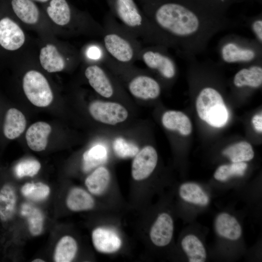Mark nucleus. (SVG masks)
Returning <instances> with one entry per match:
<instances>
[{
	"mask_svg": "<svg viewBox=\"0 0 262 262\" xmlns=\"http://www.w3.org/2000/svg\"><path fill=\"white\" fill-rule=\"evenodd\" d=\"M66 204L71 211L78 212L92 209L95 202L86 191L80 188H74L67 196Z\"/></svg>",
	"mask_w": 262,
	"mask_h": 262,
	"instance_id": "a878e982",
	"label": "nucleus"
},
{
	"mask_svg": "<svg viewBox=\"0 0 262 262\" xmlns=\"http://www.w3.org/2000/svg\"><path fill=\"white\" fill-rule=\"evenodd\" d=\"M119 22L144 42L171 48L166 39L155 28L134 0H108Z\"/></svg>",
	"mask_w": 262,
	"mask_h": 262,
	"instance_id": "7ed1b4c3",
	"label": "nucleus"
},
{
	"mask_svg": "<svg viewBox=\"0 0 262 262\" xmlns=\"http://www.w3.org/2000/svg\"><path fill=\"white\" fill-rule=\"evenodd\" d=\"M113 148L115 154L121 158L133 157L139 151L136 145L120 137L114 140Z\"/></svg>",
	"mask_w": 262,
	"mask_h": 262,
	"instance_id": "72a5a7b5",
	"label": "nucleus"
},
{
	"mask_svg": "<svg viewBox=\"0 0 262 262\" xmlns=\"http://www.w3.org/2000/svg\"><path fill=\"white\" fill-rule=\"evenodd\" d=\"M180 197L186 202L205 207L210 201L208 195L198 184L187 182L181 184L179 188Z\"/></svg>",
	"mask_w": 262,
	"mask_h": 262,
	"instance_id": "6ab92c4d",
	"label": "nucleus"
},
{
	"mask_svg": "<svg viewBox=\"0 0 262 262\" xmlns=\"http://www.w3.org/2000/svg\"><path fill=\"white\" fill-rule=\"evenodd\" d=\"M165 49L167 48L159 45L143 47L139 61L143 62L149 69L157 72L163 78L170 80L176 75V66Z\"/></svg>",
	"mask_w": 262,
	"mask_h": 262,
	"instance_id": "39448f33",
	"label": "nucleus"
},
{
	"mask_svg": "<svg viewBox=\"0 0 262 262\" xmlns=\"http://www.w3.org/2000/svg\"><path fill=\"white\" fill-rule=\"evenodd\" d=\"M252 125L256 131L259 132L262 131V114L255 115L252 119Z\"/></svg>",
	"mask_w": 262,
	"mask_h": 262,
	"instance_id": "4c0bfd02",
	"label": "nucleus"
},
{
	"mask_svg": "<svg viewBox=\"0 0 262 262\" xmlns=\"http://www.w3.org/2000/svg\"><path fill=\"white\" fill-rule=\"evenodd\" d=\"M102 28V45L112 58L128 65L139 61L143 47L135 34L111 15L105 18Z\"/></svg>",
	"mask_w": 262,
	"mask_h": 262,
	"instance_id": "f03ea898",
	"label": "nucleus"
},
{
	"mask_svg": "<svg viewBox=\"0 0 262 262\" xmlns=\"http://www.w3.org/2000/svg\"><path fill=\"white\" fill-rule=\"evenodd\" d=\"M91 116L97 121L108 125L124 121L128 116L126 108L116 102L95 100L89 106Z\"/></svg>",
	"mask_w": 262,
	"mask_h": 262,
	"instance_id": "6e6552de",
	"label": "nucleus"
},
{
	"mask_svg": "<svg viewBox=\"0 0 262 262\" xmlns=\"http://www.w3.org/2000/svg\"><path fill=\"white\" fill-rule=\"evenodd\" d=\"M233 83L237 87H259L262 83V67L252 65L240 69L234 77Z\"/></svg>",
	"mask_w": 262,
	"mask_h": 262,
	"instance_id": "5701e85b",
	"label": "nucleus"
},
{
	"mask_svg": "<svg viewBox=\"0 0 262 262\" xmlns=\"http://www.w3.org/2000/svg\"><path fill=\"white\" fill-rule=\"evenodd\" d=\"M49 192V187L42 182L27 183L21 188L23 195L34 201L45 199L48 196Z\"/></svg>",
	"mask_w": 262,
	"mask_h": 262,
	"instance_id": "473e14b6",
	"label": "nucleus"
},
{
	"mask_svg": "<svg viewBox=\"0 0 262 262\" xmlns=\"http://www.w3.org/2000/svg\"><path fill=\"white\" fill-rule=\"evenodd\" d=\"M32 262H44V261L41 259H35V260H33Z\"/></svg>",
	"mask_w": 262,
	"mask_h": 262,
	"instance_id": "58836bf2",
	"label": "nucleus"
},
{
	"mask_svg": "<svg viewBox=\"0 0 262 262\" xmlns=\"http://www.w3.org/2000/svg\"><path fill=\"white\" fill-rule=\"evenodd\" d=\"M24 42V33L15 21L8 17L0 20V45L3 49L16 50L19 49Z\"/></svg>",
	"mask_w": 262,
	"mask_h": 262,
	"instance_id": "f8f14e48",
	"label": "nucleus"
},
{
	"mask_svg": "<svg viewBox=\"0 0 262 262\" xmlns=\"http://www.w3.org/2000/svg\"><path fill=\"white\" fill-rule=\"evenodd\" d=\"M78 246L76 240L71 236L63 237L57 244L54 260L56 262H69L74 258Z\"/></svg>",
	"mask_w": 262,
	"mask_h": 262,
	"instance_id": "c756f323",
	"label": "nucleus"
},
{
	"mask_svg": "<svg viewBox=\"0 0 262 262\" xmlns=\"http://www.w3.org/2000/svg\"><path fill=\"white\" fill-rule=\"evenodd\" d=\"M92 239L95 248L102 253L116 252L122 245L121 240L115 232L101 227L97 228L93 231Z\"/></svg>",
	"mask_w": 262,
	"mask_h": 262,
	"instance_id": "2eb2a0df",
	"label": "nucleus"
},
{
	"mask_svg": "<svg viewBox=\"0 0 262 262\" xmlns=\"http://www.w3.org/2000/svg\"><path fill=\"white\" fill-rule=\"evenodd\" d=\"M40 62L42 67L50 73L63 70L66 62L55 46L48 44L40 50Z\"/></svg>",
	"mask_w": 262,
	"mask_h": 262,
	"instance_id": "4be33fe9",
	"label": "nucleus"
},
{
	"mask_svg": "<svg viewBox=\"0 0 262 262\" xmlns=\"http://www.w3.org/2000/svg\"><path fill=\"white\" fill-rule=\"evenodd\" d=\"M128 88L134 97L143 99H155L161 93L159 82L150 76L138 74L132 76L128 82Z\"/></svg>",
	"mask_w": 262,
	"mask_h": 262,
	"instance_id": "9d476101",
	"label": "nucleus"
},
{
	"mask_svg": "<svg viewBox=\"0 0 262 262\" xmlns=\"http://www.w3.org/2000/svg\"><path fill=\"white\" fill-rule=\"evenodd\" d=\"M181 247L190 262H204L207 260L206 248L196 235L187 234L181 241Z\"/></svg>",
	"mask_w": 262,
	"mask_h": 262,
	"instance_id": "a211bd4d",
	"label": "nucleus"
},
{
	"mask_svg": "<svg viewBox=\"0 0 262 262\" xmlns=\"http://www.w3.org/2000/svg\"><path fill=\"white\" fill-rule=\"evenodd\" d=\"M196 109L200 118L213 127L224 126L229 119L228 110L221 95L213 87L201 90L196 98Z\"/></svg>",
	"mask_w": 262,
	"mask_h": 262,
	"instance_id": "20e7f679",
	"label": "nucleus"
},
{
	"mask_svg": "<svg viewBox=\"0 0 262 262\" xmlns=\"http://www.w3.org/2000/svg\"><path fill=\"white\" fill-rule=\"evenodd\" d=\"M214 227L217 234L224 239L236 241L242 236V229L239 222L235 216L227 212L217 214Z\"/></svg>",
	"mask_w": 262,
	"mask_h": 262,
	"instance_id": "4468645a",
	"label": "nucleus"
},
{
	"mask_svg": "<svg viewBox=\"0 0 262 262\" xmlns=\"http://www.w3.org/2000/svg\"><path fill=\"white\" fill-rule=\"evenodd\" d=\"M84 75L90 86L99 95L105 98L113 96L115 88L104 68L98 64L88 66Z\"/></svg>",
	"mask_w": 262,
	"mask_h": 262,
	"instance_id": "ddd939ff",
	"label": "nucleus"
},
{
	"mask_svg": "<svg viewBox=\"0 0 262 262\" xmlns=\"http://www.w3.org/2000/svg\"><path fill=\"white\" fill-rule=\"evenodd\" d=\"M26 125L24 115L16 108L9 109L5 115L3 133L9 139L19 137L24 131Z\"/></svg>",
	"mask_w": 262,
	"mask_h": 262,
	"instance_id": "412c9836",
	"label": "nucleus"
},
{
	"mask_svg": "<svg viewBox=\"0 0 262 262\" xmlns=\"http://www.w3.org/2000/svg\"><path fill=\"white\" fill-rule=\"evenodd\" d=\"M222 153L231 163L248 162L254 156L252 147L246 141H241L229 146L223 151Z\"/></svg>",
	"mask_w": 262,
	"mask_h": 262,
	"instance_id": "cd10ccee",
	"label": "nucleus"
},
{
	"mask_svg": "<svg viewBox=\"0 0 262 262\" xmlns=\"http://www.w3.org/2000/svg\"><path fill=\"white\" fill-rule=\"evenodd\" d=\"M51 131L50 126L46 122H37L32 124L26 133V141L29 147L35 151L44 150Z\"/></svg>",
	"mask_w": 262,
	"mask_h": 262,
	"instance_id": "f3484780",
	"label": "nucleus"
},
{
	"mask_svg": "<svg viewBox=\"0 0 262 262\" xmlns=\"http://www.w3.org/2000/svg\"><path fill=\"white\" fill-rule=\"evenodd\" d=\"M20 213L27 220L31 233L33 236L41 234L44 220L41 211L31 204L26 203L22 204Z\"/></svg>",
	"mask_w": 262,
	"mask_h": 262,
	"instance_id": "c85d7f7f",
	"label": "nucleus"
},
{
	"mask_svg": "<svg viewBox=\"0 0 262 262\" xmlns=\"http://www.w3.org/2000/svg\"><path fill=\"white\" fill-rule=\"evenodd\" d=\"M106 54L102 45H92L86 49V55L89 59L95 62H102Z\"/></svg>",
	"mask_w": 262,
	"mask_h": 262,
	"instance_id": "c9c22d12",
	"label": "nucleus"
},
{
	"mask_svg": "<svg viewBox=\"0 0 262 262\" xmlns=\"http://www.w3.org/2000/svg\"><path fill=\"white\" fill-rule=\"evenodd\" d=\"M110 177L109 170L105 167L100 166L86 178L85 184L92 194L100 195L107 189Z\"/></svg>",
	"mask_w": 262,
	"mask_h": 262,
	"instance_id": "393cba45",
	"label": "nucleus"
},
{
	"mask_svg": "<svg viewBox=\"0 0 262 262\" xmlns=\"http://www.w3.org/2000/svg\"><path fill=\"white\" fill-rule=\"evenodd\" d=\"M174 221L167 213H161L151 227L149 237L151 242L158 247L167 246L171 241L174 233Z\"/></svg>",
	"mask_w": 262,
	"mask_h": 262,
	"instance_id": "9b49d317",
	"label": "nucleus"
},
{
	"mask_svg": "<svg viewBox=\"0 0 262 262\" xmlns=\"http://www.w3.org/2000/svg\"><path fill=\"white\" fill-rule=\"evenodd\" d=\"M11 4L14 12L22 21L29 24L37 22L39 10L33 0H12Z\"/></svg>",
	"mask_w": 262,
	"mask_h": 262,
	"instance_id": "b1692460",
	"label": "nucleus"
},
{
	"mask_svg": "<svg viewBox=\"0 0 262 262\" xmlns=\"http://www.w3.org/2000/svg\"><path fill=\"white\" fill-rule=\"evenodd\" d=\"M251 29L256 41L260 45L262 43V20L258 18L253 21L251 24Z\"/></svg>",
	"mask_w": 262,
	"mask_h": 262,
	"instance_id": "e433bc0d",
	"label": "nucleus"
},
{
	"mask_svg": "<svg viewBox=\"0 0 262 262\" xmlns=\"http://www.w3.org/2000/svg\"><path fill=\"white\" fill-rule=\"evenodd\" d=\"M162 122L167 129L177 131L182 135H189L192 127L189 117L180 111H168L163 115Z\"/></svg>",
	"mask_w": 262,
	"mask_h": 262,
	"instance_id": "aec40b11",
	"label": "nucleus"
},
{
	"mask_svg": "<svg viewBox=\"0 0 262 262\" xmlns=\"http://www.w3.org/2000/svg\"><path fill=\"white\" fill-rule=\"evenodd\" d=\"M16 204V195L13 185L5 182L0 186V221L6 223L13 218Z\"/></svg>",
	"mask_w": 262,
	"mask_h": 262,
	"instance_id": "dca6fc26",
	"label": "nucleus"
},
{
	"mask_svg": "<svg viewBox=\"0 0 262 262\" xmlns=\"http://www.w3.org/2000/svg\"><path fill=\"white\" fill-rule=\"evenodd\" d=\"M158 162L156 149L151 146L144 147L135 156L131 164L133 179L140 181L147 178L153 172Z\"/></svg>",
	"mask_w": 262,
	"mask_h": 262,
	"instance_id": "1a4fd4ad",
	"label": "nucleus"
},
{
	"mask_svg": "<svg viewBox=\"0 0 262 262\" xmlns=\"http://www.w3.org/2000/svg\"><path fill=\"white\" fill-rule=\"evenodd\" d=\"M247 166L246 162L222 164L216 169L213 177L216 180L223 182L233 177H241L244 175Z\"/></svg>",
	"mask_w": 262,
	"mask_h": 262,
	"instance_id": "7c9ffc66",
	"label": "nucleus"
},
{
	"mask_svg": "<svg viewBox=\"0 0 262 262\" xmlns=\"http://www.w3.org/2000/svg\"><path fill=\"white\" fill-rule=\"evenodd\" d=\"M220 54L226 63H248L258 59L260 51L255 45L230 39L222 42Z\"/></svg>",
	"mask_w": 262,
	"mask_h": 262,
	"instance_id": "0eeeda50",
	"label": "nucleus"
},
{
	"mask_svg": "<svg viewBox=\"0 0 262 262\" xmlns=\"http://www.w3.org/2000/svg\"><path fill=\"white\" fill-rule=\"evenodd\" d=\"M107 158L106 148L100 145L95 146L83 154V169L89 171L94 167L104 163Z\"/></svg>",
	"mask_w": 262,
	"mask_h": 262,
	"instance_id": "2f4dec72",
	"label": "nucleus"
},
{
	"mask_svg": "<svg viewBox=\"0 0 262 262\" xmlns=\"http://www.w3.org/2000/svg\"><path fill=\"white\" fill-rule=\"evenodd\" d=\"M23 88L28 99L36 106H48L53 100V94L48 81L38 71L30 70L25 74Z\"/></svg>",
	"mask_w": 262,
	"mask_h": 262,
	"instance_id": "423d86ee",
	"label": "nucleus"
},
{
	"mask_svg": "<svg viewBox=\"0 0 262 262\" xmlns=\"http://www.w3.org/2000/svg\"><path fill=\"white\" fill-rule=\"evenodd\" d=\"M47 12L50 19L59 25H66L71 20V10L66 0H51Z\"/></svg>",
	"mask_w": 262,
	"mask_h": 262,
	"instance_id": "bb28decb",
	"label": "nucleus"
},
{
	"mask_svg": "<svg viewBox=\"0 0 262 262\" xmlns=\"http://www.w3.org/2000/svg\"><path fill=\"white\" fill-rule=\"evenodd\" d=\"M41 167L40 163L35 160L28 159L18 163L15 167V173L18 178L35 175Z\"/></svg>",
	"mask_w": 262,
	"mask_h": 262,
	"instance_id": "f704fd0d",
	"label": "nucleus"
},
{
	"mask_svg": "<svg viewBox=\"0 0 262 262\" xmlns=\"http://www.w3.org/2000/svg\"><path fill=\"white\" fill-rule=\"evenodd\" d=\"M36 1L40 2H45L48 1L49 0H33Z\"/></svg>",
	"mask_w": 262,
	"mask_h": 262,
	"instance_id": "ea45409f",
	"label": "nucleus"
},
{
	"mask_svg": "<svg viewBox=\"0 0 262 262\" xmlns=\"http://www.w3.org/2000/svg\"><path fill=\"white\" fill-rule=\"evenodd\" d=\"M146 11L145 15L171 48L190 55L202 50L214 33L229 25L227 21L208 19L174 2Z\"/></svg>",
	"mask_w": 262,
	"mask_h": 262,
	"instance_id": "f257e3e1",
	"label": "nucleus"
}]
</instances>
